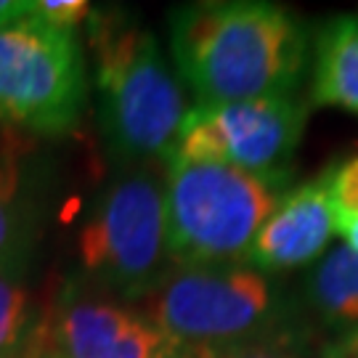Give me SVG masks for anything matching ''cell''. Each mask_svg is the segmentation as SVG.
I'll return each instance as SVG.
<instances>
[{
	"mask_svg": "<svg viewBox=\"0 0 358 358\" xmlns=\"http://www.w3.org/2000/svg\"><path fill=\"white\" fill-rule=\"evenodd\" d=\"M170 51L199 103L284 99L306 69L308 32L276 3H189L170 13Z\"/></svg>",
	"mask_w": 358,
	"mask_h": 358,
	"instance_id": "cell-1",
	"label": "cell"
},
{
	"mask_svg": "<svg viewBox=\"0 0 358 358\" xmlns=\"http://www.w3.org/2000/svg\"><path fill=\"white\" fill-rule=\"evenodd\" d=\"M88 32L112 149L128 162H167L186 103L157 38L120 11H90Z\"/></svg>",
	"mask_w": 358,
	"mask_h": 358,
	"instance_id": "cell-2",
	"label": "cell"
},
{
	"mask_svg": "<svg viewBox=\"0 0 358 358\" xmlns=\"http://www.w3.org/2000/svg\"><path fill=\"white\" fill-rule=\"evenodd\" d=\"M165 180L167 255L176 266L242 263L279 186L236 167L170 157Z\"/></svg>",
	"mask_w": 358,
	"mask_h": 358,
	"instance_id": "cell-3",
	"label": "cell"
},
{
	"mask_svg": "<svg viewBox=\"0 0 358 358\" xmlns=\"http://www.w3.org/2000/svg\"><path fill=\"white\" fill-rule=\"evenodd\" d=\"M282 316L271 279L244 263L170 268L152 292L149 313L180 348L279 340Z\"/></svg>",
	"mask_w": 358,
	"mask_h": 358,
	"instance_id": "cell-4",
	"label": "cell"
},
{
	"mask_svg": "<svg viewBox=\"0 0 358 358\" xmlns=\"http://www.w3.org/2000/svg\"><path fill=\"white\" fill-rule=\"evenodd\" d=\"M80 266L93 284L120 297L152 294L170 271L165 186L136 167L106 189L80 231Z\"/></svg>",
	"mask_w": 358,
	"mask_h": 358,
	"instance_id": "cell-5",
	"label": "cell"
},
{
	"mask_svg": "<svg viewBox=\"0 0 358 358\" xmlns=\"http://www.w3.org/2000/svg\"><path fill=\"white\" fill-rule=\"evenodd\" d=\"M85 106V62L75 29L38 13L0 27V128L59 136Z\"/></svg>",
	"mask_w": 358,
	"mask_h": 358,
	"instance_id": "cell-6",
	"label": "cell"
},
{
	"mask_svg": "<svg viewBox=\"0 0 358 358\" xmlns=\"http://www.w3.org/2000/svg\"><path fill=\"white\" fill-rule=\"evenodd\" d=\"M292 96L236 103H196L186 112L170 157L236 167L282 189L306 128Z\"/></svg>",
	"mask_w": 358,
	"mask_h": 358,
	"instance_id": "cell-7",
	"label": "cell"
},
{
	"mask_svg": "<svg viewBox=\"0 0 358 358\" xmlns=\"http://www.w3.org/2000/svg\"><path fill=\"white\" fill-rule=\"evenodd\" d=\"M38 358H186L149 316L66 287L43 313Z\"/></svg>",
	"mask_w": 358,
	"mask_h": 358,
	"instance_id": "cell-8",
	"label": "cell"
},
{
	"mask_svg": "<svg viewBox=\"0 0 358 358\" xmlns=\"http://www.w3.org/2000/svg\"><path fill=\"white\" fill-rule=\"evenodd\" d=\"M332 231V207L321 176L284 194L255 234L242 263L260 273L303 268L327 250Z\"/></svg>",
	"mask_w": 358,
	"mask_h": 358,
	"instance_id": "cell-9",
	"label": "cell"
},
{
	"mask_svg": "<svg viewBox=\"0 0 358 358\" xmlns=\"http://www.w3.org/2000/svg\"><path fill=\"white\" fill-rule=\"evenodd\" d=\"M29 143L0 128V273L22 276L40 236V202L27 170Z\"/></svg>",
	"mask_w": 358,
	"mask_h": 358,
	"instance_id": "cell-10",
	"label": "cell"
},
{
	"mask_svg": "<svg viewBox=\"0 0 358 358\" xmlns=\"http://www.w3.org/2000/svg\"><path fill=\"white\" fill-rule=\"evenodd\" d=\"M310 96L358 115V16H337L319 32Z\"/></svg>",
	"mask_w": 358,
	"mask_h": 358,
	"instance_id": "cell-11",
	"label": "cell"
},
{
	"mask_svg": "<svg viewBox=\"0 0 358 358\" xmlns=\"http://www.w3.org/2000/svg\"><path fill=\"white\" fill-rule=\"evenodd\" d=\"M310 308L334 332L358 327V252L350 247H334L308 276Z\"/></svg>",
	"mask_w": 358,
	"mask_h": 358,
	"instance_id": "cell-12",
	"label": "cell"
},
{
	"mask_svg": "<svg viewBox=\"0 0 358 358\" xmlns=\"http://www.w3.org/2000/svg\"><path fill=\"white\" fill-rule=\"evenodd\" d=\"M40 313L16 276L0 273V358H38Z\"/></svg>",
	"mask_w": 358,
	"mask_h": 358,
	"instance_id": "cell-13",
	"label": "cell"
},
{
	"mask_svg": "<svg viewBox=\"0 0 358 358\" xmlns=\"http://www.w3.org/2000/svg\"><path fill=\"white\" fill-rule=\"evenodd\" d=\"M327 199L332 207L334 229L358 217V154L324 173Z\"/></svg>",
	"mask_w": 358,
	"mask_h": 358,
	"instance_id": "cell-14",
	"label": "cell"
},
{
	"mask_svg": "<svg viewBox=\"0 0 358 358\" xmlns=\"http://www.w3.org/2000/svg\"><path fill=\"white\" fill-rule=\"evenodd\" d=\"M186 358H292L279 340H244L226 345L186 348Z\"/></svg>",
	"mask_w": 358,
	"mask_h": 358,
	"instance_id": "cell-15",
	"label": "cell"
},
{
	"mask_svg": "<svg viewBox=\"0 0 358 358\" xmlns=\"http://www.w3.org/2000/svg\"><path fill=\"white\" fill-rule=\"evenodd\" d=\"M90 11L93 8L85 0H32V13L64 29H75L83 19H88Z\"/></svg>",
	"mask_w": 358,
	"mask_h": 358,
	"instance_id": "cell-16",
	"label": "cell"
},
{
	"mask_svg": "<svg viewBox=\"0 0 358 358\" xmlns=\"http://www.w3.org/2000/svg\"><path fill=\"white\" fill-rule=\"evenodd\" d=\"M321 358H358V327L337 334L332 343L324 348Z\"/></svg>",
	"mask_w": 358,
	"mask_h": 358,
	"instance_id": "cell-17",
	"label": "cell"
},
{
	"mask_svg": "<svg viewBox=\"0 0 358 358\" xmlns=\"http://www.w3.org/2000/svg\"><path fill=\"white\" fill-rule=\"evenodd\" d=\"M27 13H32V0H0V27L13 24Z\"/></svg>",
	"mask_w": 358,
	"mask_h": 358,
	"instance_id": "cell-18",
	"label": "cell"
},
{
	"mask_svg": "<svg viewBox=\"0 0 358 358\" xmlns=\"http://www.w3.org/2000/svg\"><path fill=\"white\" fill-rule=\"evenodd\" d=\"M334 231H340V234L345 236L348 247H350L353 252H358V217L356 220H348V223H343V226H337Z\"/></svg>",
	"mask_w": 358,
	"mask_h": 358,
	"instance_id": "cell-19",
	"label": "cell"
}]
</instances>
